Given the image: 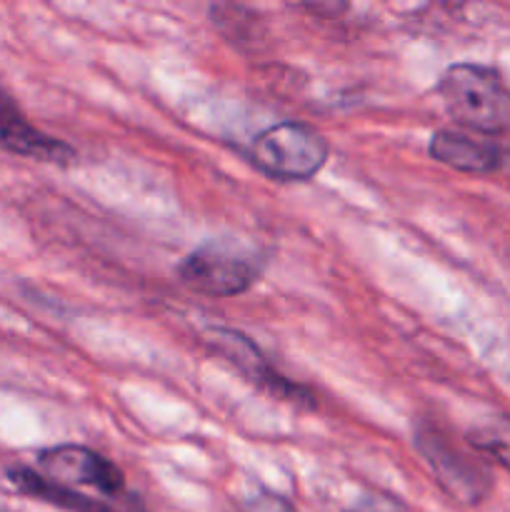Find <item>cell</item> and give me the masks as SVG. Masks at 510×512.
<instances>
[{"label": "cell", "mask_w": 510, "mask_h": 512, "mask_svg": "<svg viewBox=\"0 0 510 512\" xmlns=\"http://www.w3.org/2000/svg\"><path fill=\"white\" fill-rule=\"evenodd\" d=\"M438 93L455 123L485 135L510 130V90L495 70L473 63L450 65Z\"/></svg>", "instance_id": "obj_1"}, {"label": "cell", "mask_w": 510, "mask_h": 512, "mask_svg": "<svg viewBox=\"0 0 510 512\" xmlns=\"http://www.w3.org/2000/svg\"><path fill=\"white\" fill-rule=\"evenodd\" d=\"M178 278L193 293L235 298L258 283L260 260L235 240H210L178 265Z\"/></svg>", "instance_id": "obj_2"}, {"label": "cell", "mask_w": 510, "mask_h": 512, "mask_svg": "<svg viewBox=\"0 0 510 512\" xmlns=\"http://www.w3.org/2000/svg\"><path fill=\"white\" fill-rule=\"evenodd\" d=\"M328 140L305 123H280L253 140L250 158L265 175L278 180H308L328 160Z\"/></svg>", "instance_id": "obj_3"}, {"label": "cell", "mask_w": 510, "mask_h": 512, "mask_svg": "<svg viewBox=\"0 0 510 512\" xmlns=\"http://www.w3.org/2000/svg\"><path fill=\"white\" fill-rule=\"evenodd\" d=\"M415 445H418L420 453L425 455V460H428L430 468H433V473L438 475L440 485H443L450 495H455V498L470 505L480 503V500L488 495V470L480 468L478 463H473V460L465 453H460L458 448H453V445L448 443V438L440 435L438 430L420 425L418 433H415Z\"/></svg>", "instance_id": "obj_4"}, {"label": "cell", "mask_w": 510, "mask_h": 512, "mask_svg": "<svg viewBox=\"0 0 510 512\" xmlns=\"http://www.w3.org/2000/svg\"><path fill=\"white\" fill-rule=\"evenodd\" d=\"M38 463L55 483L60 485H90L100 493L115 495L123 490V473L103 455L80 445H58L38 455Z\"/></svg>", "instance_id": "obj_5"}, {"label": "cell", "mask_w": 510, "mask_h": 512, "mask_svg": "<svg viewBox=\"0 0 510 512\" xmlns=\"http://www.w3.org/2000/svg\"><path fill=\"white\" fill-rule=\"evenodd\" d=\"M208 338V343L213 345L215 353H220L225 360H230V363H233L245 378L253 380L258 388L268 390L270 395H278V398L295 400V403H303V400L310 403V400H313L308 390L298 388V385L290 383L288 378L278 375V370L270 368L268 360H265L263 353L258 350V345L250 338H245V335L228 328H213L208 330Z\"/></svg>", "instance_id": "obj_6"}, {"label": "cell", "mask_w": 510, "mask_h": 512, "mask_svg": "<svg viewBox=\"0 0 510 512\" xmlns=\"http://www.w3.org/2000/svg\"><path fill=\"white\" fill-rule=\"evenodd\" d=\"M0 148L55 165H68L75 158V150L68 143L33 128L5 90H0Z\"/></svg>", "instance_id": "obj_7"}, {"label": "cell", "mask_w": 510, "mask_h": 512, "mask_svg": "<svg viewBox=\"0 0 510 512\" xmlns=\"http://www.w3.org/2000/svg\"><path fill=\"white\" fill-rule=\"evenodd\" d=\"M430 155L438 163L463 173H493L510 165V150L460 130H438L430 140Z\"/></svg>", "instance_id": "obj_8"}, {"label": "cell", "mask_w": 510, "mask_h": 512, "mask_svg": "<svg viewBox=\"0 0 510 512\" xmlns=\"http://www.w3.org/2000/svg\"><path fill=\"white\" fill-rule=\"evenodd\" d=\"M8 478L20 493L33 495V498L45 500V503H53L58 508L70 510V512H108V508L95 500L85 498V495L73 493L68 485H60L55 480L40 478L38 473H33L30 468H10Z\"/></svg>", "instance_id": "obj_9"}, {"label": "cell", "mask_w": 510, "mask_h": 512, "mask_svg": "<svg viewBox=\"0 0 510 512\" xmlns=\"http://www.w3.org/2000/svg\"><path fill=\"white\" fill-rule=\"evenodd\" d=\"M468 443L510 470V418L490 420V423L470 430Z\"/></svg>", "instance_id": "obj_10"}, {"label": "cell", "mask_w": 510, "mask_h": 512, "mask_svg": "<svg viewBox=\"0 0 510 512\" xmlns=\"http://www.w3.org/2000/svg\"><path fill=\"white\" fill-rule=\"evenodd\" d=\"M245 512H295V510L293 505H290L285 498H280V495L260 493L255 495L253 500H248Z\"/></svg>", "instance_id": "obj_11"}, {"label": "cell", "mask_w": 510, "mask_h": 512, "mask_svg": "<svg viewBox=\"0 0 510 512\" xmlns=\"http://www.w3.org/2000/svg\"><path fill=\"white\" fill-rule=\"evenodd\" d=\"M350 512H403V508L393 498H385V495H365Z\"/></svg>", "instance_id": "obj_12"}]
</instances>
